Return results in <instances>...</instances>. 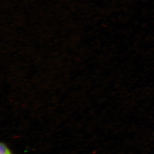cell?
Segmentation results:
<instances>
[{
    "instance_id": "cell-1",
    "label": "cell",
    "mask_w": 154,
    "mask_h": 154,
    "mask_svg": "<svg viewBox=\"0 0 154 154\" xmlns=\"http://www.w3.org/2000/svg\"><path fill=\"white\" fill-rule=\"evenodd\" d=\"M0 154H13L8 147L4 143H1L0 145Z\"/></svg>"
}]
</instances>
